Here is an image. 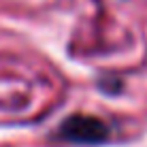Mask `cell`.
<instances>
[{
    "mask_svg": "<svg viewBox=\"0 0 147 147\" xmlns=\"http://www.w3.org/2000/svg\"><path fill=\"white\" fill-rule=\"evenodd\" d=\"M60 136L77 145H98L109 139V126L92 115H70L60 126Z\"/></svg>",
    "mask_w": 147,
    "mask_h": 147,
    "instance_id": "cell-1",
    "label": "cell"
}]
</instances>
